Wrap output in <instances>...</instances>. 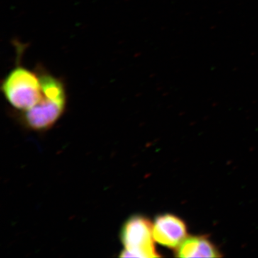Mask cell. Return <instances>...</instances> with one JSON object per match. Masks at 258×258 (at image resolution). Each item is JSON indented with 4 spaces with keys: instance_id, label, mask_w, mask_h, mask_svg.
Returning a JSON list of instances; mask_svg holds the SVG:
<instances>
[{
    "instance_id": "cell-1",
    "label": "cell",
    "mask_w": 258,
    "mask_h": 258,
    "mask_svg": "<svg viewBox=\"0 0 258 258\" xmlns=\"http://www.w3.org/2000/svg\"><path fill=\"white\" fill-rule=\"evenodd\" d=\"M41 82V100L28 111H23V118L33 130L50 128L60 118L67 103V93L63 81L39 66L36 69Z\"/></svg>"
},
{
    "instance_id": "cell-2",
    "label": "cell",
    "mask_w": 258,
    "mask_h": 258,
    "mask_svg": "<svg viewBox=\"0 0 258 258\" xmlns=\"http://www.w3.org/2000/svg\"><path fill=\"white\" fill-rule=\"evenodd\" d=\"M2 93L15 109L25 111L41 100L42 86L36 70L17 64L2 80Z\"/></svg>"
},
{
    "instance_id": "cell-3",
    "label": "cell",
    "mask_w": 258,
    "mask_h": 258,
    "mask_svg": "<svg viewBox=\"0 0 258 258\" xmlns=\"http://www.w3.org/2000/svg\"><path fill=\"white\" fill-rule=\"evenodd\" d=\"M120 239L124 249L120 257H160L154 244L153 225L145 217L137 215L129 218L122 227Z\"/></svg>"
},
{
    "instance_id": "cell-4",
    "label": "cell",
    "mask_w": 258,
    "mask_h": 258,
    "mask_svg": "<svg viewBox=\"0 0 258 258\" xmlns=\"http://www.w3.org/2000/svg\"><path fill=\"white\" fill-rule=\"evenodd\" d=\"M186 235L187 230L184 222L170 214L159 215L153 224L155 242L169 248H178Z\"/></svg>"
},
{
    "instance_id": "cell-5",
    "label": "cell",
    "mask_w": 258,
    "mask_h": 258,
    "mask_svg": "<svg viewBox=\"0 0 258 258\" xmlns=\"http://www.w3.org/2000/svg\"><path fill=\"white\" fill-rule=\"evenodd\" d=\"M219 252L205 237H186L177 248L179 257H218Z\"/></svg>"
}]
</instances>
